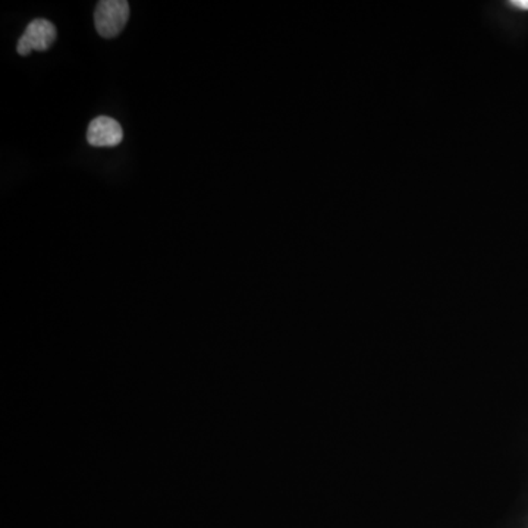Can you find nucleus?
<instances>
[{
  "mask_svg": "<svg viewBox=\"0 0 528 528\" xmlns=\"http://www.w3.org/2000/svg\"><path fill=\"white\" fill-rule=\"evenodd\" d=\"M130 18L127 0H102L95 13L97 33L105 38H113L122 31Z\"/></svg>",
  "mask_w": 528,
  "mask_h": 528,
  "instance_id": "1",
  "label": "nucleus"
},
{
  "mask_svg": "<svg viewBox=\"0 0 528 528\" xmlns=\"http://www.w3.org/2000/svg\"><path fill=\"white\" fill-rule=\"evenodd\" d=\"M54 38H56V29L54 22L45 18H38L29 22L24 34L18 40V54L21 56H29L33 50L45 52L54 45Z\"/></svg>",
  "mask_w": 528,
  "mask_h": 528,
  "instance_id": "2",
  "label": "nucleus"
},
{
  "mask_svg": "<svg viewBox=\"0 0 528 528\" xmlns=\"http://www.w3.org/2000/svg\"><path fill=\"white\" fill-rule=\"evenodd\" d=\"M122 139L121 123L109 116L93 119L87 130V141L93 147H116L122 143Z\"/></svg>",
  "mask_w": 528,
  "mask_h": 528,
  "instance_id": "3",
  "label": "nucleus"
}]
</instances>
